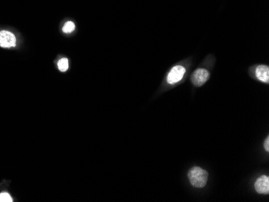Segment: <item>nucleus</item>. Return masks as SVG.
<instances>
[{"label":"nucleus","instance_id":"f257e3e1","mask_svg":"<svg viewBox=\"0 0 269 202\" xmlns=\"http://www.w3.org/2000/svg\"><path fill=\"white\" fill-rule=\"evenodd\" d=\"M192 185L196 188H203L208 180V172L199 167H194L188 174Z\"/></svg>","mask_w":269,"mask_h":202},{"label":"nucleus","instance_id":"f03ea898","mask_svg":"<svg viewBox=\"0 0 269 202\" xmlns=\"http://www.w3.org/2000/svg\"><path fill=\"white\" fill-rule=\"evenodd\" d=\"M17 36L9 30H0V47L3 49H13L17 46Z\"/></svg>","mask_w":269,"mask_h":202},{"label":"nucleus","instance_id":"7ed1b4c3","mask_svg":"<svg viewBox=\"0 0 269 202\" xmlns=\"http://www.w3.org/2000/svg\"><path fill=\"white\" fill-rule=\"evenodd\" d=\"M186 74V69L182 66H174L167 77L168 83L170 85L178 83L183 78L184 74Z\"/></svg>","mask_w":269,"mask_h":202},{"label":"nucleus","instance_id":"20e7f679","mask_svg":"<svg viewBox=\"0 0 269 202\" xmlns=\"http://www.w3.org/2000/svg\"><path fill=\"white\" fill-rule=\"evenodd\" d=\"M209 77H210V74L207 70L204 69H198L192 74V82L196 86H202L208 81Z\"/></svg>","mask_w":269,"mask_h":202},{"label":"nucleus","instance_id":"39448f33","mask_svg":"<svg viewBox=\"0 0 269 202\" xmlns=\"http://www.w3.org/2000/svg\"><path fill=\"white\" fill-rule=\"evenodd\" d=\"M255 188L257 192L260 194H268L269 177L267 176H262L257 179L255 183Z\"/></svg>","mask_w":269,"mask_h":202},{"label":"nucleus","instance_id":"423d86ee","mask_svg":"<svg viewBox=\"0 0 269 202\" xmlns=\"http://www.w3.org/2000/svg\"><path fill=\"white\" fill-rule=\"evenodd\" d=\"M256 78L261 82L268 83L269 82V68L267 66H259L255 70Z\"/></svg>","mask_w":269,"mask_h":202},{"label":"nucleus","instance_id":"0eeeda50","mask_svg":"<svg viewBox=\"0 0 269 202\" xmlns=\"http://www.w3.org/2000/svg\"><path fill=\"white\" fill-rule=\"evenodd\" d=\"M57 66H58L60 71H67L68 69H69V61H68L67 58H62V59L60 60L57 63Z\"/></svg>","mask_w":269,"mask_h":202},{"label":"nucleus","instance_id":"6e6552de","mask_svg":"<svg viewBox=\"0 0 269 202\" xmlns=\"http://www.w3.org/2000/svg\"><path fill=\"white\" fill-rule=\"evenodd\" d=\"M74 29H75V25H74V22L69 21V22L66 23V24L64 25L63 29H62V30H63V32L65 33H72V32H74Z\"/></svg>","mask_w":269,"mask_h":202},{"label":"nucleus","instance_id":"1a4fd4ad","mask_svg":"<svg viewBox=\"0 0 269 202\" xmlns=\"http://www.w3.org/2000/svg\"><path fill=\"white\" fill-rule=\"evenodd\" d=\"M13 199L8 192L0 193V202H13Z\"/></svg>","mask_w":269,"mask_h":202},{"label":"nucleus","instance_id":"9d476101","mask_svg":"<svg viewBox=\"0 0 269 202\" xmlns=\"http://www.w3.org/2000/svg\"><path fill=\"white\" fill-rule=\"evenodd\" d=\"M263 146H264V148L266 151H269V138L267 137L266 140H265L264 143H263Z\"/></svg>","mask_w":269,"mask_h":202}]
</instances>
